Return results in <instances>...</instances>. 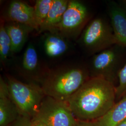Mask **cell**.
I'll list each match as a JSON object with an SVG mask.
<instances>
[{
	"label": "cell",
	"instance_id": "cell-1",
	"mask_svg": "<svg viewBox=\"0 0 126 126\" xmlns=\"http://www.w3.org/2000/svg\"><path fill=\"white\" fill-rule=\"evenodd\" d=\"M115 87L101 78H91L66 103L78 121L94 122L102 117L115 103Z\"/></svg>",
	"mask_w": 126,
	"mask_h": 126
},
{
	"label": "cell",
	"instance_id": "cell-2",
	"mask_svg": "<svg viewBox=\"0 0 126 126\" xmlns=\"http://www.w3.org/2000/svg\"><path fill=\"white\" fill-rule=\"evenodd\" d=\"M86 69L68 66L48 70L40 86L46 96L66 102L90 79Z\"/></svg>",
	"mask_w": 126,
	"mask_h": 126
},
{
	"label": "cell",
	"instance_id": "cell-3",
	"mask_svg": "<svg viewBox=\"0 0 126 126\" xmlns=\"http://www.w3.org/2000/svg\"><path fill=\"white\" fill-rule=\"evenodd\" d=\"M6 81L10 97L20 114L32 119L46 97L41 86L34 83H23L10 75H7Z\"/></svg>",
	"mask_w": 126,
	"mask_h": 126
},
{
	"label": "cell",
	"instance_id": "cell-4",
	"mask_svg": "<svg viewBox=\"0 0 126 126\" xmlns=\"http://www.w3.org/2000/svg\"><path fill=\"white\" fill-rule=\"evenodd\" d=\"M79 39L81 47L91 55H95L117 45L111 25L101 18L91 21L84 29Z\"/></svg>",
	"mask_w": 126,
	"mask_h": 126
},
{
	"label": "cell",
	"instance_id": "cell-5",
	"mask_svg": "<svg viewBox=\"0 0 126 126\" xmlns=\"http://www.w3.org/2000/svg\"><path fill=\"white\" fill-rule=\"evenodd\" d=\"M88 19L89 12L86 5L80 1L70 0L61 21L54 31L68 40L76 39L81 35Z\"/></svg>",
	"mask_w": 126,
	"mask_h": 126
},
{
	"label": "cell",
	"instance_id": "cell-6",
	"mask_svg": "<svg viewBox=\"0 0 126 126\" xmlns=\"http://www.w3.org/2000/svg\"><path fill=\"white\" fill-rule=\"evenodd\" d=\"M32 119L38 120L47 126H74L77 121L66 102L47 96Z\"/></svg>",
	"mask_w": 126,
	"mask_h": 126
},
{
	"label": "cell",
	"instance_id": "cell-7",
	"mask_svg": "<svg viewBox=\"0 0 126 126\" xmlns=\"http://www.w3.org/2000/svg\"><path fill=\"white\" fill-rule=\"evenodd\" d=\"M120 47L114 45L94 56L91 65V78H101L114 85L121 69Z\"/></svg>",
	"mask_w": 126,
	"mask_h": 126
},
{
	"label": "cell",
	"instance_id": "cell-8",
	"mask_svg": "<svg viewBox=\"0 0 126 126\" xmlns=\"http://www.w3.org/2000/svg\"><path fill=\"white\" fill-rule=\"evenodd\" d=\"M2 19L6 22H13L26 25L37 32L39 31L34 7L23 1H12L9 3Z\"/></svg>",
	"mask_w": 126,
	"mask_h": 126
},
{
	"label": "cell",
	"instance_id": "cell-9",
	"mask_svg": "<svg viewBox=\"0 0 126 126\" xmlns=\"http://www.w3.org/2000/svg\"><path fill=\"white\" fill-rule=\"evenodd\" d=\"M22 69L24 76L32 80V83L36 84H40L48 71H43L41 69L36 49L32 43L28 45L24 52Z\"/></svg>",
	"mask_w": 126,
	"mask_h": 126
},
{
	"label": "cell",
	"instance_id": "cell-10",
	"mask_svg": "<svg viewBox=\"0 0 126 126\" xmlns=\"http://www.w3.org/2000/svg\"><path fill=\"white\" fill-rule=\"evenodd\" d=\"M108 14L117 45L126 48V10L115 2H110Z\"/></svg>",
	"mask_w": 126,
	"mask_h": 126
},
{
	"label": "cell",
	"instance_id": "cell-11",
	"mask_svg": "<svg viewBox=\"0 0 126 126\" xmlns=\"http://www.w3.org/2000/svg\"><path fill=\"white\" fill-rule=\"evenodd\" d=\"M21 115L11 99L7 83L0 77V126H7Z\"/></svg>",
	"mask_w": 126,
	"mask_h": 126
},
{
	"label": "cell",
	"instance_id": "cell-12",
	"mask_svg": "<svg viewBox=\"0 0 126 126\" xmlns=\"http://www.w3.org/2000/svg\"><path fill=\"white\" fill-rule=\"evenodd\" d=\"M43 45L46 54L55 58L65 54L69 48V40L57 32H48L43 35Z\"/></svg>",
	"mask_w": 126,
	"mask_h": 126
},
{
	"label": "cell",
	"instance_id": "cell-13",
	"mask_svg": "<svg viewBox=\"0 0 126 126\" xmlns=\"http://www.w3.org/2000/svg\"><path fill=\"white\" fill-rule=\"evenodd\" d=\"M5 27L11 41L13 54L22 50L29 34L34 30L26 25L13 22L5 23Z\"/></svg>",
	"mask_w": 126,
	"mask_h": 126
},
{
	"label": "cell",
	"instance_id": "cell-14",
	"mask_svg": "<svg viewBox=\"0 0 126 126\" xmlns=\"http://www.w3.org/2000/svg\"><path fill=\"white\" fill-rule=\"evenodd\" d=\"M69 2V0H54L49 13L39 28V33L54 31L61 21Z\"/></svg>",
	"mask_w": 126,
	"mask_h": 126
},
{
	"label": "cell",
	"instance_id": "cell-15",
	"mask_svg": "<svg viewBox=\"0 0 126 126\" xmlns=\"http://www.w3.org/2000/svg\"><path fill=\"white\" fill-rule=\"evenodd\" d=\"M126 120V97L120 99L102 117L93 122L94 126H116Z\"/></svg>",
	"mask_w": 126,
	"mask_h": 126
},
{
	"label": "cell",
	"instance_id": "cell-16",
	"mask_svg": "<svg viewBox=\"0 0 126 126\" xmlns=\"http://www.w3.org/2000/svg\"><path fill=\"white\" fill-rule=\"evenodd\" d=\"M12 54L11 41L5 27L4 20L2 19L0 25V60L3 66H5Z\"/></svg>",
	"mask_w": 126,
	"mask_h": 126
},
{
	"label": "cell",
	"instance_id": "cell-17",
	"mask_svg": "<svg viewBox=\"0 0 126 126\" xmlns=\"http://www.w3.org/2000/svg\"><path fill=\"white\" fill-rule=\"evenodd\" d=\"M53 1L54 0H36V1L33 7L36 20L39 29L47 17Z\"/></svg>",
	"mask_w": 126,
	"mask_h": 126
},
{
	"label": "cell",
	"instance_id": "cell-18",
	"mask_svg": "<svg viewBox=\"0 0 126 126\" xmlns=\"http://www.w3.org/2000/svg\"><path fill=\"white\" fill-rule=\"evenodd\" d=\"M119 84L115 87L116 99L126 97V62L121 68L118 75Z\"/></svg>",
	"mask_w": 126,
	"mask_h": 126
},
{
	"label": "cell",
	"instance_id": "cell-19",
	"mask_svg": "<svg viewBox=\"0 0 126 126\" xmlns=\"http://www.w3.org/2000/svg\"><path fill=\"white\" fill-rule=\"evenodd\" d=\"M31 118L21 115L16 121L7 126H31Z\"/></svg>",
	"mask_w": 126,
	"mask_h": 126
},
{
	"label": "cell",
	"instance_id": "cell-20",
	"mask_svg": "<svg viewBox=\"0 0 126 126\" xmlns=\"http://www.w3.org/2000/svg\"><path fill=\"white\" fill-rule=\"evenodd\" d=\"M74 126H94L93 122H85L78 121Z\"/></svg>",
	"mask_w": 126,
	"mask_h": 126
},
{
	"label": "cell",
	"instance_id": "cell-21",
	"mask_svg": "<svg viewBox=\"0 0 126 126\" xmlns=\"http://www.w3.org/2000/svg\"><path fill=\"white\" fill-rule=\"evenodd\" d=\"M31 126H47L44 123L36 119H32Z\"/></svg>",
	"mask_w": 126,
	"mask_h": 126
},
{
	"label": "cell",
	"instance_id": "cell-22",
	"mask_svg": "<svg viewBox=\"0 0 126 126\" xmlns=\"http://www.w3.org/2000/svg\"><path fill=\"white\" fill-rule=\"evenodd\" d=\"M119 4L126 10V0H121L119 1Z\"/></svg>",
	"mask_w": 126,
	"mask_h": 126
},
{
	"label": "cell",
	"instance_id": "cell-23",
	"mask_svg": "<svg viewBox=\"0 0 126 126\" xmlns=\"http://www.w3.org/2000/svg\"><path fill=\"white\" fill-rule=\"evenodd\" d=\"M116 126H126V120L122 122Z\"/></svg>",
	"mask_w": 126,
	"mask_h": 126
}]
</instances>
